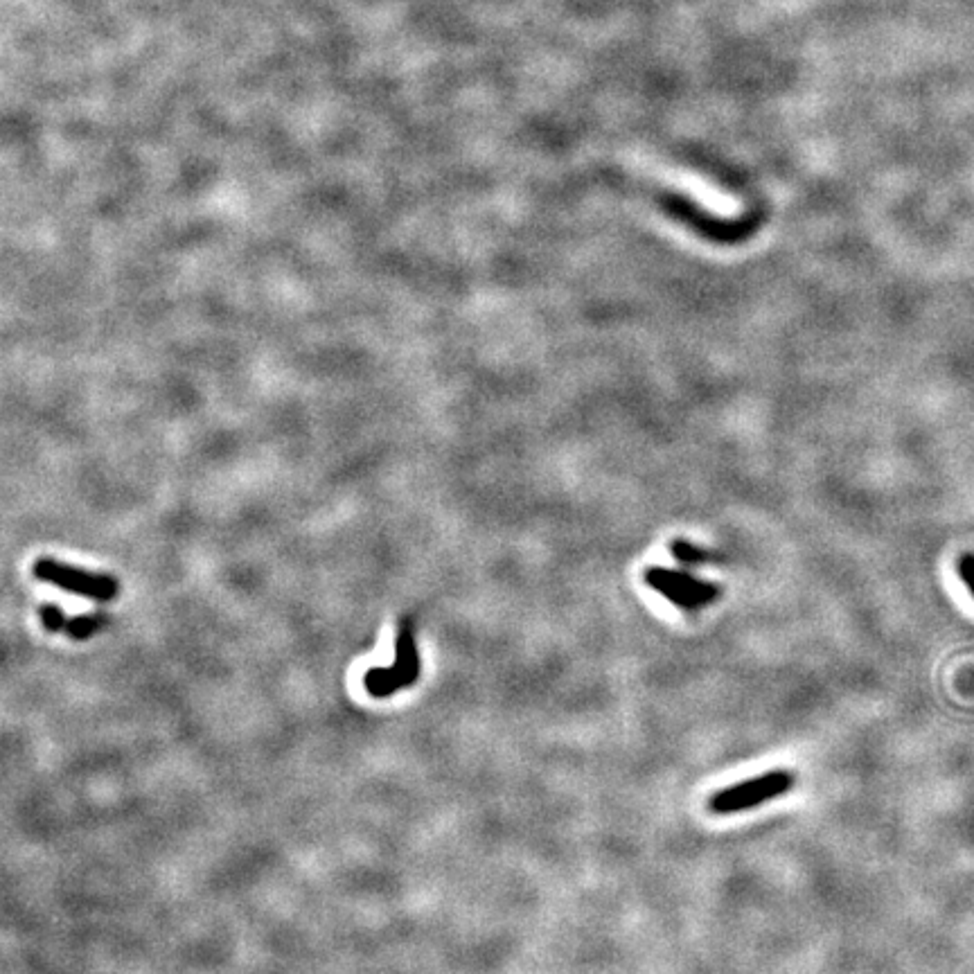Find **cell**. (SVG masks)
I'll use <instances>...</instances> for the list:
<instances>
[{"instance_id":"6da1fadb","label":"cell","mask_w":974,"mask_h":974,"mask_svg":"<svg viewBox=\"0 0 974 974\" xmlns=\"http://www.w3.org/2000/svg\"><path fill=\"white\" fill-rule=\"evenodd\" d=\"M796 785V776L787 769H774L763 776L749 778L745 783L731 785L726 790L715 792L708 801V808L715 814H736L758 805H765L774 799H781Z\"/></svg>"},{"instance_id":"7a4b0ae2","label":"cell","mask_w":974,"mask_h":974,"mask_svg":"<svg viewBox=\"0 0 974 974\" xmlns=\"http://www.w3.org/2000/svg\"><path fill=\"white\" fill-rule=\"evenodd\" d=\"M420 677V654L411 623L404 621L395 639V661L388 668H373L363 677V686L373 697L386 699L397 690L411 686Z\"/></svg>"},{"instance_id":"3957f363","label":"cell","mask_w":974,"mask_h":974,"mask_svg":"<svg viewBox=\"0 0 974 974\" xmlns=\"http://www.w3.org/2000/svg\"><path fill=\"white\" fill-rule=\"evenodd\" d=\"M32 573L34 578L52 584V587H59L97 602H109L118 596L120 591V584L113 575L77 569V566L61 564L57 560H52V557H41V560L34 562Z\"/></svg>"},{"instance_id":"277c9868","label":"cell","mask_w":974,"mask_h":974,"mask_svg":"<svg viewBox=\"0 0 974 974\" xmlns=\"http://www.w3.org/2000/svg\"><path fill=\"white\" fill-rule=\"evenodd\" d=\"M645 584L659 591L663 598L670 600L675 607L684 609V612H697V609L708 607L720 598L717 584L699 580L693 573L661 569V566L645 571Z\"/></svg>"},{"instance_id":"5b68a950","label":"cell","mask_w":974,"mask_h":974,"mask_svg":"<svg viewBox=\"0 0 974 974\" xmlns=\"http://www.w3.org/2000/svg\"><path fill=\"white\" fill-rule=\"evenodd\" d=\"M670 551H672V555H675V560H679L681 564H688V566L724 562L717 553L706 551V548H702V546L690 544V542H686V539H675V542H672V546H670Z\"/></svg>"},{"instance_id":"8992f818","label":"cell","mask_w":974,"mask_h":974,"mask_svg":"<svg viewBox=\"0 0 974 974\" xmlns=\"http://www.w3.org/2000/svg\"><path fill=\"white\" fill-rule=\"evenodd\" d=\"M104 623H106V618L102 614H86V616H77V618H73V621H68L66 630H68L70 639L86 641V639H91L95 632H100Z\"/></svg>"},{"instance_id":"52a82bcc","label":"cell","mask_w":974,"mask_h":974,"mask_svg":"<svg viewBox=\"0 0 974 974\" xmlns=\"http://www.w3.org/2000/svg\"><path fill=\"white\" fill-rule=\"evenodd\" d=\"M41 623L48 632H61L64 627H68L64 609L57 607V605H43L41 607Z\"/></svg>"},{"instance_id":"ba28073f","label":"cell","mask_w":974,"mask_h":974,"mask_svg":"<svg viewBox=\"0 0 974 974\" xmlns=\"http://www.w3.org/2000/svg\"><path fill=\"white\" fill-rule=\"evenodd\" d=\"M959 573L961 580L965 582V587L972 593L974 598V553H965L959 560Z\"/></svg>"}]
</instances>
